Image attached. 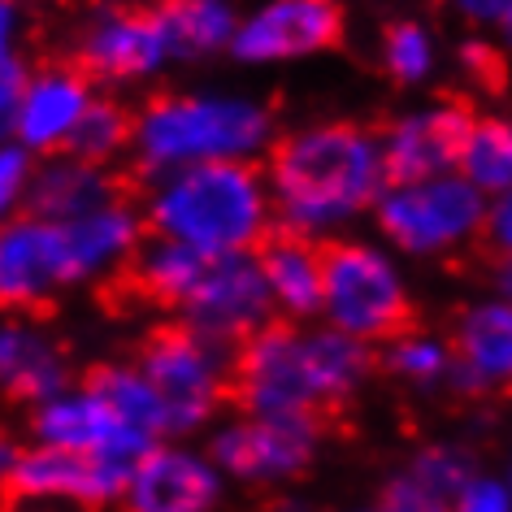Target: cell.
<instances>
[{"mask_svg": "<svg viewBox=\"0 0 512 512\" xmlns=\"http://www.w3.org/2000/svg\"><path fill=\"white\" fill-rule=\"evenodd\" d=\"M265 178L278 226L300 239L335 235L361 213L378 209L382 191L391 187L382 139L343 122L287 135L270 152Z\"/></svg>", "mask_w": 512, "mask_h": 512, "instance_id": "obj_1", "label": "cell"}, {"mask_svg": "<svg viewBox=\"0 0 512 512\" xmlns=\"http://www.w3.org/2000/svg\"><path fill=\"white\" fill-rule=\"evenodd\" d=\"M369 343L335 326H265L235 356V395L256 417H313L369 374Z\"/></svg>", "mask_w": 512, "mask_h": 512, "instance_id": "obj_2", "label": "cell"}, {"mask_svg": "<svg viewBox=\"0 0 512 512\" xmlns=\"http://www.w3.org/2000/svg\"><path fill=\"white\" fill-rule=\"evenodd\" d=\"M144 222L152 235L178 239L209 261H222L261 252L278 217L270 178L256 165L226 161L157 178L144 200Z\"/></svg>", "mask_w": 512, "mask_h": 512, "instance_id": "obj_3", "label": "cell"}, {"mask_svg": "<svg viewBox=\"0 0 512 512\" xmlns=\"http://www.w3.org/2000/svg\"><path fill=\"white\" fill-rule=\"evenodd\" d=\"M274 118L261 100L239 92H174L135 113V165L152 183L196 165H252L270 148Z\"/></svg>", "mask_w": 512, "mask_h": 512, "instance_id": "obj_4", "label": "cell"}, {"mask_svg": "<svg viewBox=\"0 0 512 512\" xmlns=\"http://www.w3.org/2000/svg\"><path fill=\"white\" fill-rule=\"evenodd\" d=\"M374 217L391 248L408 256H443L486 235L491 200L465 174H439L417 183H391Z\"/></svg>", "mask_w": 512, "mask_h": 512, "instance_id": "obj_5", "label": "cell"}, {"mask_svg": "<svg viewBox=\"0 0 512 512\" xmlns=\"http://www.w3.org/2000/svg\"><path fill=\"white\" fill-rule=\"evenodd\" d=\"M326 252V326L378 343L395 339L408 322V287L395 256L369 239H339Z\"/></svg>", "mask_w": 512, "mask_h": 512, "instance_id": "obj_6", "label": "cell"}, {"mask_svg": "<svg viewBox=\"0 0 512 512\" xmlns=\"http://www.w3.org/2000/svg\"><path fill=\"white\" fill-rule=\"evenodd\" d=\"M139 365L157 382L161 400L170 408L174 434L200 430L204 421L217 413L230 382H235L230 348L209 335H200V330H191L187 322L157 330V335L148 339V348L139 352Z\"/></svg>", "mask_w": 512, "mask_h": 512, "instance_id": "obj_7", "label": "cell"}, {"mask_svg": "<svg viewBox=\"0 0 512 512\" xmlns=\"http://www.w3.org/2000/svg\"><path fill=\"white\" fill-rule=\"evenodd\" d=\"M131 469L135 465H126V460L83 456L48 443L5 447V478L18 499H66V504L83 508L122 504Z\"/></svg>", "mask_w": 512, "mask_h": 512, "instance_id": "obj_8", "label": "cell"}, {"mask_svg": "<svg viewBox=\"0 0 512 512\" xmlns=\"http://www.w3.org/2000/svg\"><path fill=\"white\" fill-rule=\"evenodd\" d=\"M270 313L278 309L270 287H265L261 261L256 256H222V261L209 265L196 296L187 300L183 322L200 335L226 343V348H235V343L243 348L270 326Z\"/></svg>", "mask_w": 512, "mask_h": 512, "instance_id": "obj_9", "label": "cell"}, {"mask_svg": "<svg viewBox=\"0 0 512 512\" xmlns=\"http://www.w3.org/2000/svg\"><path fill=\"white\" fill-rule=\"evenodd\" d=\"M317 426L313 417H239L222 426L209 443V456L226 478L239 482H287L313 460Z\"/></svg>", "mask_w": 512, "mask_h": 512, "instance_id": "obj_10", "label": "cell"}, {"mask_svg": "<svg viewBox=\"0 0 512 512\" xmlns=\"http://www.w3.org/2000/svg\"><path fill=\"white\" fill-rule=\"evenodd\" d=\"M343 31L335 0H261L239 22L235 53L243 66H283L330 48Z\"/></svg>", "mask_w": 512, "mask_h": 512, "instance_id": "obj_11", "label": "cell"}, {"mask_svg": "<svg viewBox=\"0 0 512 512\" xmlns=\"http://www.w3.org/2000/svg\"><path fill=\"white\" fill-rule=\"evenodd\" d=\"M66 287H79L66 226L31 213L14 217L0 235V296H5V304L35 309Z\"/></svg>", "mask_w": 512, "mask_h": 512, "instance_id": "obj_12", "label": "cell"}, {"mask_svg": "<svg viewBox=\"0 0 512 512\" xmlns=\"http://www.w3.org/2000/svg\"><path fill=\"white\" fill-rule=\"evenodd\" d=\"M92 105H96V96L83 70L44 66L31 74L18 105L5 113V131L14 144L31 148L35 157H57V152H70Z\"/></svg>", "mask_w": 512, "mask_h": 512, "instance_id": "obj_13", "label": "cell"}, {"mask_svg": "<svg viewBox=\"0 0 512 512\" xmlns=\"http://www.w3.org/2000/svg\"><path fill=\"white\" fill-rule=\"evenodd\" d=\"M31 434L35 443L48 447H66V452H83V456H109V460H126L135 465L148 452V439L126 426V421L105 404L92 382L87 387H66L53 400L31 408Z\"/></svg>", "mask_w": 512, "mask_h": 512, "instance_id": "obj_14", "label": "cell"}, {"mask_svg": "<svg viewBox=\"0 0 512 512\" xmlns=\"http://www.w3.org/2000/svg\"><path fill=\"white\" fill-rule=\"evenodd\" d=\"M217 460L178 443H157L135 460L122 495V512H213L222 495Z\"/></svg>", "mask_w": 512, "mask_h": 512, "instance_id": "obj_15", "label": "cell"}, {"mask_svg": "<svg viewBox=\"0 0 512 512\" xmlns=\"http://www.w3.org/2000/svg\"><path fill=\"white\" fill-rule=\"evenodd\" d=\"M170 57L165 35L152 14L135 9H100L79 35V66L100 83H139L152 79Z\"/></svg>", "mask_w": 512, "mask_h": 512, "instance_id": "obj_16", "label": "cell"}, {"mask_svg": "<svg viewBox=\"0 0 512 512\" xmlns=\"http://www.w3.org/2000/svg\"><path fill=\"white\" fill-rule=\"evenodd\" d=\"M473 118L460 105H426L395 118L382 135V161L391 183H417V178L460 174Z\"/></svg>", "mask_w": 512, "mask_h": 512, "instance_id": "obj_17", "label": "cell"}, {"mask_svg": "<svg viewBox=\"0 0 512 512\" xmlns=\"http://www.w3.org/2000/svg\"><path fill=\"white\" fill-rule=\"evenodd\" d=\"M456 382L473 391H491L512 382V300L495 296L469 304L456 322Z\"/></svg>", "mask_w": 512, "mask_h": 512, "instance_id": "obj_18", "label": "cell"}, {"mask_svg": "<svg viewBox=\"0 0 512 512\" xmlns=\"http://www.w3.org/2000/svg\"><path fill=\"white\" fill-rule=\"evenodd\" d=\"M113 200H118V187L105 165H92L74 152H57V157L40 161L22 209L44 222H79V217L109 209Z\"/></svg>", "mask_w": 512, "mask_h": 512, "instance_id": "obj_19", "label": "cell"}, {"mask_svg": "<svg viewBox=\"0 0 512 512\" xmlns=\"http://www.w3.org/2000/svg\"><path fill=\"white\" fill-rule=\"evenodd\" d=\"M265 274V287L274 296V309L291 317V322H309L322 317L326 300V252L313 248V239L300 235H270L265 248L256 252Z\"/></svg>", "mask_w": 512, "mask_h": 512, "instance_id": "obj_20", "label": "cell"}, {"mask_svg": "<svg viewBox=\"0 0 512 512\" xmlns=\"http://www.w3.org/2000/svg\"><path fill=\"white\" fill-rule=\"evenodd\" d=\"M0 382L22 404H44L70 387L66 382V356L57 339L31 322H9L0 330Z\"/></svg>", "mask_w": 512, "mask_h": 512, "instance_id": "obj_21", "label": "cell"}, {"mask_svg": "<svg viewBox=\"0 0 512 512\" xmlns=\"http://www.w3.org/2000/svg\"><path fill=\"white\" fill-rule=\"evenodd\" d=\"M152 18H157L174 61H204L230 53L243 22L235 0H161Z\"/></svg>", "mask_w": 512, "mask_h": 512, "instance_id": "obj_22", "label": "cell"}, {"mask_svg": "<svg viewBox=\"0 0 512 512\" xmlns=\"http://www.w3.org/2000/svg\"><path fill=\"white\" fill-rule=\"evenodd\" d=\"M209 265H213L209 256L187 248V243L152 235L144 248H139L131 274H135V287L144 291L148 300L170 304V309L183 313L187 300L196 296V287L204 283V274H209Z\"/></svg>", "mask_w": 512, "mask_h": 512, "instance_id": "obj_23", "label": "cell"}, {"mask_svg": "<svg viewBox=\"0 0 512 512\" xmlns=\"http://www.w3.org/2000/svg\"><path fill=\"white\" fill-rule=\"evenodd\" d=\"M92 387L105 395V404L139 434V439L161 443L165 434H174L170 408H165L157 382L144 374V365H139V361L135 365H109V369H100V374L92 378Z\"/></svg>", "mask_w": 512, "mask_h": 512, "instance_id": "obj_24", "label": "cell"}, {"mask_svg": "<svg viewBox=\"0 0 512 512\" xmlns=\"http://www.w3.org/2000/svg\"><path fill=\"white\" fill-rule=\"evenodd\" d=\"M460 174L486 200L512 191V118H473L460 152Z\"/></svg>", "mask_w": 512, "mask_h": 512, "instance_id": "obj_25", "label": "cell"}, {"mask_svg": "<svg viewBox=\"0 0 512 512\" xmlns=\"http://www.w3.org/2000/svg\"><path fill=\"white\" fill-rule=\"evenodd\" d=\"M387 369L408 387H439L456 378V352L443 339L421 335V330H400L387 343Z\"/></svg>", "mask_w": 512, "mask_h": 512, "instance_id": "obj_26", "label": "cell"}, {"mask_svg": "<svg viewBox=\"0 0 512 512\" xmlns=\"http://www.w3.org/2000/svg\"><path fill=\"white\" fill-rule=\"evenodd\" d=\"M473 460L460 452L452 443H434V447H421V452L408 460V469L400 473V482H408L413 491L439 499V504L452 508V499L465 491V482L473 478Z\"/></svg>", "mask_w": 512, "mask_h": 512, "instance_id": "obj_27", "label": "cell"}, {"mask_svg": "<svg viewBox=\"0 0 512 512\" xmlns=\"http://www.w3.org/2000/svg\"><path fill=\"white\" fill-rule=\"evenodd\" d=\"M131 144H135V118L118 105V100L96 96V105L87 109V118L79 126V135H74L70 152L83 157V161H92V165H109Z\"/></svg>", "mask_w": 512, "mask_h": 512, "instance_id": "obj_28", "label": "cell"}, {"mask_svg": "<svg viewBox=\"0 0 512 512\" xmlns=\"http://www.w3.org/2000/svg\"><path fill=\"white\" fill-rule=\"evenodd\" d=\"M382 66L395 83H421L434 74V40L421 22H391L382 35Z\"/></svg>", "mask_w": 512, "mask_h": 512, "instance_id": "obj_29", "label": "cell"}, {"mask_svg": "<svg viewBox=\"0 0 512 512\" xmlns=\"http://www.w3.org/2000/svg\"><path fill=\"white\" fill-rule=\"evenodd\" d=\"M35 170H40V161H35L31 148L14 144V139L0 148V204H5V209H14V204H27V191L35 183Z\"/></svg>", "mask_w": 512, "mask_h": 512, "instance_id": "obj_30", "label": "cell"}, {"mask_svg": "<svg viewBox=\"0 0 512 512\" xmlns=\"http://www.w3.org/2000/svg\"><path fill=\"white\" fill-rule=\"evenodd\" d=\"M452 512H512V491H508L504 478L473 473L465 482V491L452 499Z\"/></svg>", "mask_w": 512, "mask_h": 512, "instance_id": "obj_31", "label": "cell"}, {"mask_svg": "<svg viewBox=\"0 0 512 512\" xmlns=\"http://www.w3.org/2000/svg\"><path fill=\"white\" fill-rule=\"evenodd\" d=\"M31 79V70L22 66V57H18V48H5L0 53V113H9L18 105V96H22V87H27Z\"/></svg>", "mask_w": 512, "mask_h": 512, "instance_id": "obj_32", "label": "cell"}, {"mask_svg": "<svg viewBox=\"0 0 512 512\" xmlns=\"http://www.w3.org/2000/svg\"><path fill=\"white\" fill-rule=\"evenodd\" d=\"M486 239L495 243V252L512 261V191L491 200V217H486Z\"/></svg>", "mask_w": 512, "mask_h": 512, "instance_id": "obj_33", "label": "cell"}, {"mask_svg": "<svg viewBox=\"0 0 512 512\" xmlns=\"http://www.w3.org/2000/svg\"><path fill=\"white\" fill-rule=\"evenodd\" d=\"M452 5L460 18L478 22V27H495V31H504V22L512 14V0H452Z\"/></svg>", "mask_w": 512, "mask_h": 512, "instance_id": "obj_34", "label": "cell"}, {"mask_svg": "<svg viewBox=\"0 0 512 512\" xmlns=\"http://www.w3.org/2000/svg\"><path fill=\"white\" fill-rule=\"evenodd\" d=\"M14 35H18V0H5L0 5V40H5V48H14Z\"/></svg>", "mask_w": 512, "mask_h": 512, "instance_id": "obj_35", "label": "cell"}, {"mask_svg": "<svg viewBox=\"0 0 512 512\" xmlns=\"http://www.w3.org/2000/svg\"><path fill=\"white\" fill-rule=\"evenodd\" d=\"M499 296L512 300V261H504V270H499Z\"/></svg>", "mask_w": 512, "mask_h": 512, "instance_id": "obj_36", "label": "cell"}, {"mask_svg": "<svg viewBox=\"0 0 512 512\" xmlns=\"http://www.w3.org/2000/svg\"><path fill=\"white\" fill-rule=\"evenodd\" d=\"M504 482H508V491H512V460H508V473H504Z\"/></svg>", "mask_w": 512, "mask_h": 512, "instance_id": "obj_37", "label": "cell"}, {"mask_svg": "<svg viewBox=\"0 0 512 512\" xmlns=\"http://www.w3.org/2000/svg\"><path fill=\"white\" fill-rule=\"evenodd\" d=\"M374 512H382V508H374Z\"/></svg>", "mask_w": 512, "mask_h": 512, "instance_id": "obj_38", "label": "cell"}, {"mask_svg": "<svg viewBox=\"0 0 512 512\" xmlns=\"http://www.w3.org/2000/svg\"><path fill=\"white\" fill-rule=\"evenodd\" d=\"M18 5H22V0H18Z\"/></svg>", "mask_w": 512, "mask_h": 512, "instance_id": "obj_39", "label": "cell"}]
</instances>
